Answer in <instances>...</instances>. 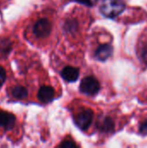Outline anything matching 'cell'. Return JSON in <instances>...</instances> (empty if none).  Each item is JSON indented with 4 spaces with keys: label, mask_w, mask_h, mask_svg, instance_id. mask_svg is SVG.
<instances>
[{
    "label": "cell",
    "mask_w": 147,
    "mask_h": 148,
    "mask_svg": "<svg viewBox=\"0 0 147 148\" xmlns=\"http://www.w3.org/2000/svg\"><path fill=\"white\" fill-rule=\"evenodd\" d=\"M29 37L36 42H44L51 36L53 21L49 16H36L29 28Z\"/></svg>",
    "instance_id": "cell-1"
},
{
    "label": "cell",
    "mask_w": 147,
    "mask_h": 148,
    "mask_svg": "<svg viewBox=\"0 0 147 148\" xmlns=\"http://www.w3.org/2000/svg\"><path fill=\"white\" fill-rule=\"evenodd\" d=\"M75 124L83 131L88 130L94 119V111L87 107H77L73 112Z\"/></svg>",
    "instance_id": "cell-2"
},
{
    "label": "cell",
    "mask_w": 147,
    "mask_h": 148,
    "mask_svg": "<svg viewBox=\"0 0 147 148\" xmlns=\"http://www.w3.org/2000/svg\"><path fill=\"white\" fill-rule=\"evenodd\" d=\"M101 12L107 17H116L125 9V3L123 0H102L101 6Z\"/></svg>",
    "instance_id": "cell-3"
},
{
    "label": "cell",
    "mask_w": 147,
    "mask_h": 148,
    "mask_svg": "<svg viewBox=\"0 0 147 148\" xmlns=\"http://www.w3.org/2000/svg\"><path fill=\"white\" fill-rule=\"evenodd\" d=\"M16 127V118L11 113L0 109V133H10Z\"/></svg>",
    "instance_id": "cell-4"
},
{
    "label": "cell",
    "mask_w": 147,
    "mask_h": 148,
    "mask_svg": "<svg viewBox=\"0 0 147 148\" xmlns=\"http://www.w3.org/2000/svg\"><path fill=\"white\" fill-rule=\"evenodd\" d=\"M101 89L99 81L94 76H86L80 84V90L88 95H94Z\"/></svg>",
    "instance_id": "cell-5"
},
{
    "label": "cell",
    "mask_w": 147,
    "mask_h": 148,
    "mask_svg": "<svg viewBox=\"0 0 147 148\" xmlns=\"http://www.w3.org/2000/svg\"><path fill=\"white\" fill-rule=\"evenodd\" d=\"M55 96V89L51 85H42L37 92V100L42 103L51 101Z\"/></svg>",
    "instance_id": "cell-6"
},
{
    "label": "cell",
    "mask_w": 147,
    "mask_h": 148,
    "mask_svg": "<svg viewBox=\"0 0 147 148\" xmlns=\"http://www.w3.org/2000/svg\"><path fill=\"white\" fill-rule=\"evenodd\" d=\"M80 75V71L77 68L72 67V66H66L65 68L62 69L61 72L62 77L67 81V82H75Z\"/></svg>",
    "instance_id": "cell-7"
},
{
    "label": "cell",
    "mask_w": 147,
    "mask_h": 148,
    "mask_svg": "<svg viewBox=\"0 0 147 148\" xmlns=\"http://www.w3.org/2000/svg\"><path fill=\"white\" fill-rule=\"evenodd\" d=\"M113 54V47L108 44H102L95 51V57L100 61H106Z\"/></svg>",
    "instance_id": "cell-8"
},
{
    "label": "cell",
    "mask_w": 147,
    "mask_h": 148,
    "mask_svg": "<svg viewBox=\"0 0 147 148\" xmlns=\"http://www.w3.org/2000/svg\"><path fill=\"white\" fill-rule=\"evenodd\" d=\"M138 51L141 60L147 65V29H146V31L142 34V36L139 38Z\"/></svg>",
    "instance_id": "cell-9"
},
{
    "label": "cell",
    "mask_w": 147,
    "mask_h": 148,
    "mask_svg": "<svg viewBox=\"0 0 147 148\" xmlns=\"http://www.w3.org/2000/svg\"><path fill=\"white\" fill-rule=\"evenodd\" d=\"M10 95H11L12 98H14L16 100H23L27 97L28 91L24 86L16 84V85L11 87L10 91Z\"/></svg>",
    "instance_id": "cell-10"
},
{
    "label": "cell",
    "mask_w": 147,
    "mask_h": 148,
    "mask_svg": "<svg viewBox=\"0 0 147 148\" xmlns=\"http://www.w3.org/2000/svg\"><path fill=\"white\" fill-rule=\"evenodd\" d=\"M98 127L102 132H110L113 128V122L110 118L106 117V118L100 120L99 124H98Z\"/></svg>",
    "instance_id": "cell-11"
},
{
    "label": "cell",
    "mask_w": 147,
    "mask_h": 148,
    "mask_svg": "<svg viewBox=\"0 0 147 148\" xmlns=\"http://www.w3.org/2000/svg\"><path fill=\"white\" fill-rule=\"evenodd\" d=\"M59 146L63 147H77V144L74 142L72 140H64L63 142H62Z\"/></svg>",
    "instance_id": "cell-12"
},
{
    "label": "cell",
    "mask_w": 147,
    "mask_h": 148,
    "mask_svg": "<svg viewBox=\"0 0 147 148\" xmlns=\"http://www.w3.org/2000/svg\"><path fill=\"white\" fill-rule=\"evenodd\" d=\"M6 78V71L3 66L0 65V87L3 84Z\"/></svg>",
    "instance_id": "cell-13"
},
{
    "label": "cell",
    "mask_w": 147,
    "mask_h": 148,
    "mask_svg": "<svg viewBox=\"0 0 147 148\" xmlns=\"http://www.w3.org/2000/svg\"><path fill=\"white\" fill-rule=\"evenodd\" d=\"M139 132H140V134H143V135H147V121L144 122V123L140 126Z\"/></svg>",
    "instance_id": "cell-14"
},
{
    "label": "cell",
    "mask_w": 147,
    "mask_h": 148,
    "mask_svg": "<svg viewBox=\"0 0 147 148\" xmlns=\"http://www.w3.org/2000/svg\"><path fill=\"white\" fill-rule=\"evenodd\" d=\"M79 2H81V3H85V4H87V5H94V3H95V2H96V0H78Z\"/></svg>",
    "instance_id": "cell-15"
}]
</instances>
